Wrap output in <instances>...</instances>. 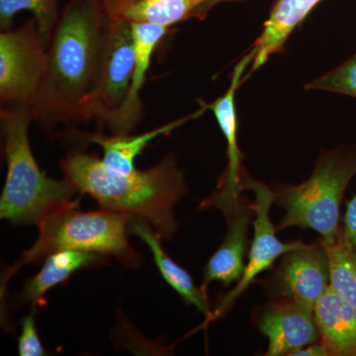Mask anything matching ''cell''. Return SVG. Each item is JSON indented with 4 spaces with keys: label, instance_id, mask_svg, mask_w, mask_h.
<instances>
[{
    "label": "cell",
    "instance_id": "6da1fadb",
    "mask_svg": "<svg viewBox=\"0 0 356 356\" xmlns=\"http://www.w3.org/2000/svg\"><path fill=\"white\" fill-rule=\"evenodd\" d=\"M102 0H69L49 42L48 70L31 108L33 121L54 130L83 124L81 103L92 88L108 34Z\"/></svg>",
    "mask_w": 356,
    "mask_h": 356
},
{
    "label": "cell",
    "instance_id": "7a4b0ae2",
    "mask_svg": "<svg viewBox=\"0 0 356 356\" xmlns=\"http://www.w3.org/2000/svg\"><path fill=\"white\" fill-rule=\"evenodd\" d=\"M60 165L76 191L95 199L102 209L144 219L165 240L177 234L173 207L188 188L172 154L147 170L131 173L110 170L96 154L81 152L67 154Z\"/></svg>",
    "mask_w": 356,
    "mask_h": 356
},
{
    "label": "cell",
    "instance_id": "3957f363",
    "mask_svg": "<svg viewBox=\"0 0 356 356\" xmlns=\"http://www.w3.org/2000/svg\"><path fill=\"white\" fill-rule=\"evenodd\" d=\"M31 110L0 107L7 173L0 218L13 225H38L51 213L76 202L69 180L53 179L40 168L29 140Z\"/></svg>",
    "mask_w": 356,
    "mask_h": 356
},
{
    "label": "cell",
    "instance_id": "277c9868",
    "mask_svg": "<svg viewBox=\"0 0 356 356\" xmlns=\"http://www.w3.org/2000/svg\"><path fill=\"white\" fill-rule=\"evenodd\" d=\"M79 201L51 213L39 222V236L34 245L3 273L1 298L9 280L20 268L44 261L58 250L97 252L112 255L131 268L140 266L142 257L128 240L129 224L134 216L105 209L83 212L77 209Z\"/></svg>",
    "mask_w": 356,
    "mask_h": 356
},
{
    "label": "cell",
    "instance_id": "5b68a950",
    "mask_svg": "<svg viewBox=\"0 0 356 356\" xmlns=\"http://www.w3.org/2000/svg\"><path fill=\"white\" fill-rule=\"evenodd\" d=\"M355 175L356 146L339 145L323 152L308 180L275 192L274 203L285 211L276 231L290 227L311 229L321 236L322 245H334L341 229V202Z\"/></svg>",
    "mask_w": 356,
    "mask_h": 356
},
{
    "label": "cell",
    "instance_id": "8992f818",
    "mask_svg": "<svg viewBox=\"0 0 356 356\" xmlns=\"http://www.w3.org/2000/svg\"><path fill=\"white\" fill-rule=\"evenodd\" d=\"M49 63V43L34 18L0 34V107L31 110Z\"/></svg>",
    "mask_w": 356,
    "mask_h": 356
},
{
    "label": "cell",
    "instance_id": "52a82bcc",
    "mask_svg": "<svg viewBox=\"0 0 356 356\" xmlns=\"http://www.w3.org/2000/svg\"><path fill=\"white\" fill-rule=\"evenodd\" d=\"M132 24L110 20L106 43L92 88L81 103L83 123L105 126L127 97L135 67Z\"/></svg>",
    "mask_w": 356,
    "mask_h": 356
},
{
    "label": "cell",
    "instance_id": "ba28073f",
    "mask_svg": "<svg viewBox=\"0 0 356 356\" xmlns=\"http://www.w3.org/2000/svg\"><path fill=\"white\" fill-rule=\"evenodd\" d=\"M243 189L252 191L254 194V240L250 248V257L245 264V273L233 290L222 297L213 310V316L218 318L224 316L245 293L259 274L270 268L276 259L290 250L305 245L302 242L282 243L276 236V229L270 221V208L275 200V192L262 182L243 175Z\"/></svg>",
    "mask_w": 356,
    "mask_h": 356
},
{
    "label": "cell",
    "instance_id": "9c48e42d",
    "mask_svg": "<svg viewBox=\"0 0 356 356\" xmlns=\"http://www.w3.org/2000/svg\"><path fill=\"white\" fill-rule=\"evenodd\" d=\"M250 58L247 54L236 65L228 90L212 103L202 102L216 118L218 125L227 140L226 170L220 177L216 191L202 201V209L216 208L222 214L231 209L241 197L243 191V154L238 149V114L236 107V93L245 81V70L250 67Z\"/></svg>",
    "mask_w": 356,
    "mask_h": 356
},
{
    "label": "cell",
    "instance_id": "30bf717a",
    "mask_svg": "<svg viewBox=\"0 0 356 356\" xmlns=\"http://www.w3.org/2000/svg\"><path fill=\"white\" fill-rule=\"evenodd\" d=\"M273 283L277 299L291 300L315 309L331 287V266L324 245L305 243L283 255Z\"/></svg>",
    "mask_w": 356,
    "mask_h": 356
},
{
    "label": "cell",
    "instance_id": "8fae6325",
    "mask_svg": "<svg viewBox=\"0 0 356 356\" xmlns=\"http://www.w3.org/2000/svg\"><path fill=\"white\" fill-rule=\"evenodd\" d=\"M257 325L268 339L266 356L289 355L320 341L315 309L287 299H276L261 311Z\"/></svg>",
    "mask_w": 356,
    "mask_h": 356
},
{
    "label": "cell",
    "instance_id": "7c38bea8",
    "mask_svg": "<svg viewBox=\"0 0 356 356\" xmlns=\"http://www.w3.org/2000/svg\"><path fill=\"white\" fill-rule=\"evenodd\" d=\"M110 20L170 28L191 19L204 20L215 6L233 0H102Z\"/></svg>",
    "mask_w": 356,
    "mask_h": 356
},
{
    "label": "cell",
    "instance_id": "4fadbf2b",
    "mask_svg": "<svg viewBox=\"0 0 356 356\" xmlns=\"http://www.w3.org/2000/svg\"><path fill=\"white\" fill-rule=\"evenodd\" d=\"M132 30L136 55L132 83L120 109L115 112L105 124L109 132L115 135L132 134L142 120L144 105L140 99V92L146 83L154 51L161 40L165 38L168 28L146 23H132Z\"/></svg>",
    "mask_w": 356,
    "mask_h": 356
},
{
    "label": "cell",
    "instance_id": "5bb4252c",
    "mask_svg": "<svg viewBox=\"0 0 356 356\" xmlns=\"http://www.w3.org/2000/svg\"><path fill=\"white\" fill-rule=\"evenodd\" d=\"M254 214V204L242 196L231 210L225 213L228 228L221 245L204 268L201 287L204 291L214 281L228 287L242 278L245 269L243 259L247 250L248 225Z\"/></svg>",
    "mask_w": 356,
    "mask_h": 356
},
{
    "label": "cell",
    "instance_id": "9a60e30c",
    "mask_svg": "<svg viewBox=\"0 0 356 356\" xmlns=\"http://www.w3.org/2000/svg\"><path fill=\"white\" fill-rule=\"evenodd\" d=\"M322 0H277L259 38L250 47L247 55L250 58V72L245 79L261 69L271 56L280 53L292 32Z\"/></svg>",
    "mask_w": 356,
    "mask_h": 356
},
{
    "label": "cell",
    "instance_id": "2e32d148",
    "mask_svg": "<svg viewBox=\"0 0 356 356\" xmlns=\"http://www.w3.org/2000/svg\"><path fill=\"white\" fill-rule=\"evenodd\" d=\"M129 232L149 245L154 261L163 280L180 295L185 303L195 307L205 315L208 321L214 320L207 294L202 288H198L194 284L188 271L173 261L172 257L166 254L161 245L163 238L158 232L156 229L154 231L153 227L149 222L139 217H132L129 224Z\"/></svg>",
    "mask_w": 356,
    "mask_h": 356
},
{
    "label": "cell",
    "instance_id": "e0dca14e",
    "mask_svg": "<svg viewBox=\"0 0 356 356\" xmlns=\"http://www.w3.org/2000/svg\"><path fill=\"white\" fill-rule=\"evenodd\" d=\"M207 108L201 103V108L188 116L182 117L170 123L154 128L147 132L133 135H115L102 132L86 133L81 135L88 144H95L102 147L103 151L102 161L110 170L123 173L135 172V161L143 153L149 144L159 136L168 135L173 130L184 125L187 121L197 118Z\"/></svg>",
    "mask_w": 356,
    "mask_h": 356
},
{
    "label": "cell",
    "instance_id": "ac0fdd59",
    "mask_svg": "<svg viewBox=\"0 0 356 356\" xmlns=\"http://www.w3.org/2000/svg\"><path fill=\"white\" fill-rule=\"evenodd\" d=\"M315 316L327 356H356V312L332 287L316 304Z\"/></svg>",
    "mask_w": 356,
    "mask_h": 356
},
{
    "label": "cell",
    "instance_id": "d6986e66",
    "mask_svg": "<svg viewBox=\"0 0 356 356\" xmlns=\"http://www.w3.org/2000/svg\"><path fill=\"white\" fill-rule=\"evenodd\" d=\"M105 255L83 250H64L51 252L44 259L36 275L26 281L18 302L38 306L44 303V296L51 288L69 280L72 274L81 269L99 266L105 262Z\"/></svg>",
    "mask_w": 356,
    "mask_h": 356
},
{
    "label": "cell",
    "instance_id": "ffe728a7",
    "mask_svg": "<svg viewBox=\"0 0 356 356\" xmlns=\"http://www.w3.org/2000/svg\"><path fill=\"white\" fill-rule=\"evenodd\" d=\"M21 11L33 14L40 32L49 43L62 13L58 0H0L1 31L13 29L14 17Z\"/></svg>",
    "mask_w": 356,
    "mask_h": 356
},
{
    "label": "cell",
    "instance_id": "44dd1931",
    "mask_svg": "<svg viewBox=\"0 0 356 356\" xmlns=\"http://www.w3.org/2000/svg\"><path fill=\"white\" fill-rule=\"evenodd\" d=\"M323 245L331 266V287L356 312V255L344 243L341 229L334 245Z\"/></svg>",
    "mask_w": 356,
    "mask_h": 356
},
{
    "label": "cell",
    "instance_id": "7402d4cb",
    "mask_svg": "<svg viewBox=\"0 0 356 356\" xmlns=\"http://www.w3.org/2000/svg\"><path fill=\"white\" fill-rule=\"evenodd\" d=\"M308 90H325L356 98V53L331 72L306 84Z\"/></svg>",
    "mask_w": 356,
    "mask_h": 356
},
{
    "label": "cell",
    "instance_id": "603a6c76",
    "mask_svg": "<svg viewBox=\"0 0 356 356\" xmlns=\"http://www.w3.org/2000/svg\"><path fill=\"white\" fill-rule=\"evenodd\" d=\"M36 306H33L29 315L21 320L20 336L18 337V353L20 356H44L47 355L35 320Z\"/></svg>",
    "mask_w": 356,
    "mask_h": 356
},
{
    "label": "cell",
    "instance_id": "cb8c5ba5",
    "mask_svg": "<svg viewBox=\"0 0 356 356\" xmlns=\"http://www.w3.org/2000/svg\"><path fill=\"white\" fill-rule=\"evenodd\" d=\"M344 243L356 255V196L346 206L344 226L341 228Z\"/></svg>",
    "mask_w": 356,
    "mask_h": 356
},
{
    "label": "cell",
    "instance_id": "d4e9b609",
    "mask_svg": "<svg viewBox=\"0 0 356 356\" xmlns=\"http://www.w3.org/2000/svg\"><path fill=\"white\" fill-rule=\"evenodd\" d=\"M289 355L291 356H327V350L324 344L318 341V343H312L310 346H307L305 348H300L293 351Z\"/></svg>",
    "mask_w": 356,
    "mask_h": 356
},
{
    "label": "cell",
    "instance_id": "484cf974",
    "mask_svg": "<svg viewBox=\"0 0 356 356\" xmlns=\"http://www.w3.org/2000/svg\"><path fill=\"white\" fill-rule=\"evenodd\" d=\"M233 1H242V0H233Z\"/></svg>",
    "mask_w": 356,
    "mask_h": 356
}]
</instances>
